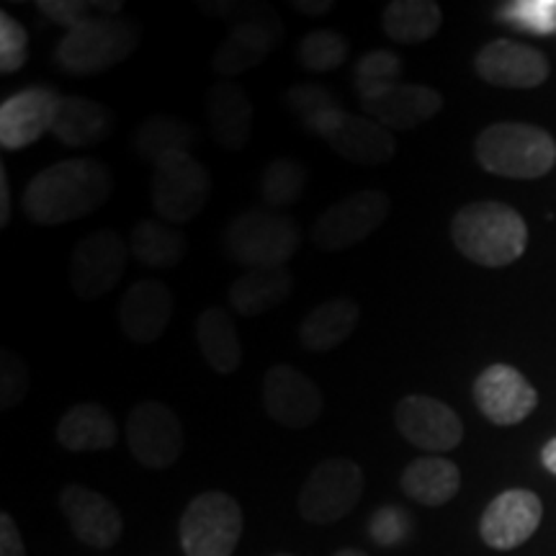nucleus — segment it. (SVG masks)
<instances>
[{
  "mask_svg": "<svg viewBox=\"0 0 556 556\" xmlns=\"http://www.w3.org/2000/svg\"><path fill=\"white\" fill-rule=\"evenodd\" d=\"M111 197L106 165L93 157H73L37 173L24 191V214L34 225L58 227L96 212Z\"/></svg>",
  "mask_w": 556,
  "mask_h": 556,
  "instance_id": "obj_1",
  "label": "nucleus"
},
{
  "mask_svg": "<svg viewBox=\"0 0 556 556\" xmlns=\"http://www.w3.org/2000/svg\"><path fill=\"white\" fill-rule=\"evenodd\" d=\"M451 240L458 253L477 266L505 268L526 253L528 227L513 206L500 201H475L456 212Z\"/></svg>",
  "mask_w": 556,
  "mask_h": 556,
  "instance_id": "obj_2",
  "label": "nucleus"
},
{
  "mask_svg": "<svg viewBox=\"0 0 556 556\" xmlns=\"http://www.w3.org/2000/svg\"><path fill=\"white\" fill-rule=\"evenodd\" d=\"M302 245V229L289 214L248 208L227 225V255L248 270L283 268Z\"/></svg>",
  "mask_w": 556,
  "mask_h": 556,
  "instance_id": "obj_3",
  "label": "nucleus"
},
{
  "mask_svg": "<svg viewBox=\"0 0 556 556\" xmlns=\"http://www.w3.org/2000/svg\"><path fill=\"white\" fill-rule=\"evenodd\" d=\"M477 163L492 176L541 178L554 168L556 142L533 124H492L477 137Z\"/></svg>",
  "mask_w": 556,
  "mask_h": 556,
  "instance_id": "obj_4",
  "label": "nucleus"
},
{
  "mask_svg": "<svg viewBox=\"0 0 556 556\" xmlns=\"http://www.w3.org/2000/svg\"><path fill=\"white\" fill-rule=\"evenodd\" d=\"M137 45L139 29L135 21L122 16L90 21L65 31L54 50V65L70 75H99L131 58Z\"/></svg>",
  "mask_w": 556,
  "mask_h": 556,
  "instance_id": "obj_5",
  "label": "nucleus"
},
{
  "mask_svg": "<svg viewBox=\"0 0 556 556\" xmlns=\"http://www.w3.org/2000/svg\"><path fill=\"white\" fill-rule=\"evenodd\" d=\"M178 533L186 556H232L242 536V507L225 492H204L184 510Z\"/></svg>",
  "mask_w": 556,
  "mask_h": 556,
  "instance_id": "obj_6",
  "label": "nucleus"
},
{
  "mask_svg": "<svg viewBox=\"0 0 556 556\" xmlns=\"http://www.w3.org/2000/svg\"><path fill=\"white\" fill-rule=\"evenodd\" d=\"M150 193L160 219L186 225L197 219L212 199V176L193 155H173L155 165Z\"/></svg>",
  "mask_w": 556,
  "mask_h": 556,
  "instance_id": "obj_7",
  "label": "nucleus"
},
{
  "mask_svg": "<svg viewBox=\"0 0 556 556\" xmlns=\"http://www.w3.org/2000/svg\"><path fill=\"white\" fill-rule=\"evenodd\" d=\"M364 495V471L351 458L317 464L299 492V516L307 523L330 526L345 518Z\"/></svg>",
  "mask_w": 556,
  "mask_h": 556,
  "instance_id": "obj_8",
  "label": "nucleus"
},
{
  "mask_svg": "<svg viewBox=\"0 0 556 556\" xmlns=\"http://www.w3.org/2000/svg\"><path fill=\"white\" fill-rule=\"evenodd\" d=\"M389 197L384 191L366 189L336 201L319 214L312 227V240L323 250H345L364 242L384 225Z\"/></svg>",
  "mask_w": 556,
  "mask_h": 556,
  "instance_id": "obj_9",
  "label": "nucleus"
},
{
  "mask_svg": "<svg viewBox=\"0 0 556 556\" xmlns=\"http://www.w3.org/2000/svg\"><path fill=\"white\" fill-rule=\"evenodd\" d=\"M127 446L142 467L168 469L184 454V426L165 402L144 400L127 417Z\"/></svg>",
  "mask_w": 556,
  "mask_h": 556,
  "instance_id": "obj_10",
  "label": "nucleus"
},
{
  "mask_svg": "<svg viewBox=\"0 0 556 556\" xmlns=\"http://www.w3.org/2000/svg\"><path fill=\"white\" fill-rule=\"evenodd\" d=\"M127 242L116 229H96L83 238L70 258V287L80 299H99L122 281Z\"/></svg>",
  "mask_w": 556,
  "mask_h": 556,
  "instance_id": "obj_11",
  "label": "nucleus"
},
{
  "mask_svg": "<svg viewBox=\"0 0 556 556\" xmlns=\"http://www.w3.org/2000/svg\"><path fill=\"white\" fill-rule=\"evenodd\" d=\"M242 13L245 16L238 24H232V29H229L212 60L214 73L225 75V78L258 67L261 62L268 60V54L276 50V45L283 37L281 18L266 5Z\"/></svg>",
  "mask_w": 556,
  "mask_h": 556,
  "instance_id": "obj_12",
  "label": "nucleus"
},
{
  "mask_svg": "<svg viewBox=\"0 0 556 556\" xmlns=\"http://www.w3.org/2000/svg\"><path fill=\"white\" fill-rule=\"evenodd\" d=\"M394 422L407 443L430 454H443L464 441V422L454 407L426 394L402 397L394 407Z\"/></svg>",
  "mask_w": 556,
  "mask_h": 556,
  "instance_id": "obj_13",
  "label": "nucleus"
},
{
  "mask_svg": "<svg viewBox=\"0 0 556 556\" xmlns=\"http://www.w3.org/2000/svg\"><path fill=\"white\" fill-rule=\"evenodd\" d=\"M263 405L278 426L309 428L323 415L325 397L307 374L289 364H276L263 377Z\"/></svg>",
  "mask_w": 556,
  "mask_h": 556,
  "instance_id": "obj_14",
  "label": "nucleus"
},
{
  "mask_svg": "<svg viewBox=\"0 0 556 556\" xmlns=\"http://www.w3.org/2000/svg\"><path fill=\"white\" fill-rule=\"evenodd\" d=\"M475 400L479 413L495 426H518L539 405L536 389L518 368L495 364L479 374L475 384Z\"/></svg>",
  "mask_w": 556,
  "mask_h": 556,
  "instance_id": "obj_15",
  "label": "nucleus"
},
{
  "mask_svg": "<svg viewBox=\"0 0 556 556\" xmlns=\"http://www.w3.org/2000/svg\"><path fill=\"white\" fill-rule=\"evenodd\" d=\"M541 516H544V505L539 495L528 490H507L486 505L479 520V536L497 552H510L536 533Z\"/></svg>",
  "mask_w": 556,
  "mask_h": 556,
  "instance_id": "obj_16",
  "label": "nucleus"
},
{
  "mask_svg": "<svg viewBox=\"0 0 556 556\" xmlns=\"http://www.w3.org/2000/svg\"><path fill=\"white\" fill-rule=\"evenodd\" d=\"M62 96L50 88H24L0 106V144L3 150H24L52 131Z\"/></svg>",
  "mask_w": 556,
  "mask_h": 556,
  "instance_id": "obj_17",
  "label": "nucleus"
},
{
  "mask_svg": "<svg viewBox=\"0 0 556 556\" xmlns=\"http://www.w3.org/2000/svg\"><path fill=\"white\" fill-rule=\"evenodd\" d=\"M60 510L65 513L75 539L93 548H111L122 539L124 520L119 507L101 492L83 484H67L60 495Z\"/></svg>",
  "mask_w": 556,
  "mask_h": 556,
  "instance_id": "obj_18",
  "label": "nucleus"
},
{
  "mask_svg": "<svg viewBox=\"0 0 556 556\" xmlns=\"http://www.w3.org/2000/svg\"><path fill=\"white\" fill-rule=\"evenodd\" d=\"M173 309H176V296L163 281L142 278V281L131 283L119 302V325L124 336L139 345L155 343L168 330Z\"/></svg>",
  "mask_w": 556,
  "mask_h": 556,
  "instance_id": "obj_19",
  "label": "nucleus"
},
{
  "mask_svg": "<svg viewBox=\"0 0 556 556\" xmlns=\"http://www.w3.org/2000/svg\"><path fill=\"white\" fill-rule=\"evenodd\" d=\"M479 78L500 88H536L548 78V62L533 47L495 39L477 54Z\"/></svg>",
  "mask_w": 556,
  "mask_h": 556,
  "instance_id": "obj_20",
  "label": "nucleus"
},
{
  "mask_svg": "<svg viewBox=\"0 0 556 556\" xmlns=\"http://www.w3.org/2000/svg\"><path fill=\"white\" fill-rule=\"evenodd\" d=\"M368 119L384 124L392 131H409L420 124L433 119L443 109V96L435 88L415 86V83H400L381 99L361 101Z\"/></svg>",
  "mask_w": 556,
  "mask_h": 556,
  "instance_id": "obj_21",
  "label": "nucleus"
},
{
  "mask_svg": "<svg viewBox=\"0 0 556 556\" xmlns=\"http://www.w3.org/2000/svg\"><path fill=\"white\" fill-rule=\"evenodd\" d=\"M208 131L222 148L242 150L253 131V103L235 83H217L206 99Z\"/></svg>",
  "mask_w": 556,
  "mask_h": 556,
  "instance_id": "obj_22",
  "label": "nucleus"
},
{
  "mask_svg": "<svg viewBox=\"0 0 556 556\" xmlns=\"http://www.w3.org/2000/svg\"><path fill=\"white\" fill-rule=\"evenodd\" d=\"M328 144L348 163L381 165L389 163L397 152V137L384 124L368 116L348 114L340 129L328 139Z\"/></svg>",
  "mask_w": 556,
  "mask_h": 556,
  "instance_id": "obj_23",
  "label": "nucleus"
},
{
  "mask_svg": "<svg viewBox=\"0 0 556 556\" xmlns=\"http://www.w3.org/2000/svg\"><path fill=\"white\" fill-rule=\"evenodd\" d=\"M294 274L289 268L245 270L229 287V307L240 317H261L281 307L294 291Z\"/></svg>",
  "mask_w": 556,
  "mask_h": 556,
  "instance_id": "obj_24",
  "label": "nucleus"
},
{
  "mask_svg": "<svg viewBox=\"0 0 556 556\" xmlns=\"http://www.w3.org/2000/svg\"><path fill=\"white\" fill-rule=\"evenodd\" d=\"M114 129V111L86 96H65L60 101L52 135L67 148H93Z\"/></svg>",
  "mask_w": 556,
  "mask_h": 556,
  "instance_id": "obj_25",
  "label": "nucleus"
},
{
  "mask_svg": "<svg viewBox=\"0 0 556 556\" xmlns=\"http://www.w3.org/2000/svg\"><path fill=\"white\" fill-rule=\"evenodd\" d=\"M58 441L62 448L73 451V454L109 451L119 441V428L101 402H80L67 409L60 420Z\"/></svg>",
  "mask_w": 556,
  "mask_h": 556,
  "instance_id": "obj_26",
  "label": "nucleus"
},
{
  "mask_svg": "<svg viewBox=\"0 0 556 556\" xmlns=\"http://www.w3.org/2000/svg\"><path fill=\"white\" fill-rule=\"evenodd\" d=\"M361 323V307L353 299L336 296L317 304L299 330V343L312 353H325L345 343Z\"/></svg>",
  "mask_w": 556,
  "mask_h": 556,
  "instance_id": "obj_27",
  "label": "nucleus"
},
{
  "mask_svg": "<svg viewBox=\"0 0 556 556\" xmlns=\"http://www.w3.org/2000/svg\"><path fill=\"white\" fill-rule=\"evenodd\" d=\"M199 144V131L193 124L178 116L155 114L139 124L135 142V155L155 168L157 163L173 155H191V150Z\"/></svg>",
  "mask_w": 556,
  "mask_h": 556,
  "instance_id": "obj_28",
  "label": "nucleus"
},
{
  "mask_svg": "<svg viewBox=\"0 0 556 556\" xmlns=\"http://www.w3.org/2000/svg\"><path fill=\"white\" fill-rule=\"evenodd\" d=\"M197 340L206 366L214 374H235L242 364V345L235 319L222 307H204L197 317Z\"/></svg>",
  "mask_w": 556,
  "mask_h": 556,
  "instance_id": "obj_29",
  "label": "nucleus"
},
{
  "mask_svg": "<svg viewBox=\"0 0 556 556\" xmlns=\"http://www.w3.org/2000/svg\"><path fill=\"white\" fill-rule=\"evenodd\" d=\"M400 484L409 500L428 507H438L456 497L458 486H462V471H458L454 462L443 456H422L415 458L402 471Z\"/></svg>",
  "mask_w": 556,
  "mask_h": 556,
  "instance_id": "obj_30",
  "label": "nucleus"
},
{
  "mask_svg": "<svg viewBox=\"0 0 556 556\" xmlns=\"http://www.w3.org/2000/svg\"><path fill=\"white\" fill-rule=\"evenodd\" d=\"M443 11L433 0H392L387 3L381 26L397 45H420L435 37L441 29Z\"/></svg>",
  "mask_w": 556,
  "mask_h": 556,
  "instance_id": "obj_31",
  "label": "nucleus"
},
{
  "mask_svg": "<svg viewBox=\"0 0 556 556\" xmlns=\"http://www.w3.org/2000/svg\"><path fill=\"white\" fill-rule=\"evenodd\" d=\"M129 248L144 268L165 270L178 266L186 255V235L163 219H142L131 229Z\"/></svg>",
  "mask_w": 556,
  "mask_h": 556,
  "instance_id": "obj_32",
  "label": "nucleus"
},
{
  "mask_svg": "<svg viewBox=\"0 0 556 556\" xmlns=\"http://www.w3.org/2000/svg\"><path fill=\"white\" fill-rule=\"evenodd\" d=\"M287 103L291 114L307 127L312 135L330 139L345 122V111L340 109L336 96L328 88L315 86V83H302L287 90Z\"/></svg>",
  "mask_w": 556,
  "mask_h": 556,
  "instance_id": "obj_33",
  "label": "nucleus"
},
{
  "mask_svg": "<svg viewBox=\"0 0 556 556\" xmlns=\"http://www.w3.org/2000/svg\"><path fill=\"white\" fill-rule=\"evenodd\" d=\"M304 186H307V170H304L302 163L291 157L270 160L261 178L263 204L274 208V212L294 206L302 199Z\"/></svg>",
  "mask_w": 556,
  "mask_h": 556,
  "instance_id": "obj_34",
  "label": "nucleus"
},
{
  "mask_svg": "<svg viewBox=\"0 0 556 556\" xmlns=\"http://www.w3.org/2000/svg\"><path fill=\"white\" fill-rule=\"evenodd\" d=\"M402 75V58L387 50L366 52L356 65V90L361 101H374L400 86Z\"/></svg>",
  "mask_w": 556,
  "mask_h": 556,
  "instance_id": "obj_35",
  "label": "nucleus"
},
{
  "mask_svg": "<svg viewBox=\"0 0 556 556\" xmlns=\"http://www.w3.org/2000/svg\"><path fill=\"white\" fill-rule=\"evenodd\" d=\"M299 65L309 73H330L348 60V39L336 29H317L299 41Z\"/></svg>",
  "mask_w": 556,
  "mask_h": 556,
  "instance_id": "obj_36",
  "label": "nucleus"
},
{
  "mask_svg": "<svg viewBox=\"0 0 556 556\" xmlns=\"http://www.w3.org/2000/svg\"><path fill=\"white\" fill-rule=\"evenodd\" d=\"M37 9L54 24L73 31L78 26L90 24V21L119 16L122 3L119 0H39Z\"/></svg>",
  "mask_w": 556,
  "mask_h": 556,
  "instance_id": "obj_37",
  "label": "nucleus"
},
{
  "mask_svg": "<svg viewBox=\"0 0 556 556\" xmlns=\"http://www.w3.org/2000/svg\"><path fill=\"white\" fill-rule=\"evenodd\" d=\"M497 18L520 31L546 37L556 34V0H510L500 5Z\"/></svg>",
  "mask_w": 556,
  "mask_h": 556,
  "instance_id": "obj_38",
  "label": "nucleus"
},
{
  "mask_svg": "<svg viewBox=\"0 0 556 556\" xmlns=\"http://www.w3.org/2000/svg\"><path fill=\"white\" fill-rule=\"evenodd\" d=\"M29 58V34L11 13H0V73H16Z\"/></svg>",
  "mask_w": 556,
  "mask_h": 556,
  "instance_id": "obj_39",
  "label": "nucleus"
},
{
  "mask_svg": "<svg viewBox=\"0 0 556 556\" xmlns=\"http://www.w3.org/2000/svg\"><path fill=\"white\" fill-rule=\"evenodd\" d=\"M31 387L29 368L24 366L16 353L3 351V364H0V407L11 409L26 397Z\"/></svg>",
  "mask_w": 556,
  "mask_h": 556,
  "instance_id": "obj_40",
  "label": "nucleus"
},
{
  "mask_svg": "<svg viewBox=\"0 0 556 556\" xmlns=\"http://www.w3.org/2000/svg\"><path fill=\"white\" fill-rule=\"evenodd\" d=\"M409 518L397 505H384L368 520V533L379 546H397L407 539Z\"/></svg>",
  "mask_w": 556,
  "mask_h": 556,
  "instance_id": "obj_41",
  "label": "nucleus"
},
{
  "mask_svg": "<svg viewBox=\"0 0 556 556\" xmlns=\"http://www.w3.org/2000/svg\"><path fill=\"white\" fill-rule=\"evenodd\" d=\"M0 556H26L24 539H21V531L9 513L0 516Z\"/></svg>",
  "mask_w": 556,
  "mask_h": 556,
  "instance_id": "obj_42",
  "label": "nucleus"
},
{
  "mask_svg": "<svg viewBox=\"0 0 556 556\" xmlns=\"http://www.w3.org/2000/svg\"><path fill=\"white\" fill-rule=\"evenodd\" d=\"M11 222V186L9 173L0 165V227H9Z\"/></svg>",
  "mask_w": 556,
  "mask_h": 556,
  "instance_id": "obj_43",
  "label": "nucleus"
},
{
  "mask_svg": "<svg viewBox=\"0 0 556 556\" xmlns=\"http://www.w3.org/2000/svg\"><path fill=\"white\" fill-rule=\"evenodd\" d=\"M296 11L307 13V16H325V13L332 11V3L330 0H294Z\"/></svg>",
  "mask_w": 556,
  "mask_h": 556,
  "instance_id": "obj_44",
  "label": "nucleus"
},
{
  "mask_svg": "<svg viewBox=\"0 0 556 556\" xmlns=\"http://www.w3.org/2000/svg\"><path fill=\"white\" fill-rule=\"evenodd\" d=\"M541 462H544V467L556 475V438L554 441H548L544 451H541Z\"/></svg>",
  "mask_w": 556,
  "mask_h": 556,
  "instance_id": "obj_45",
  "label": "nucleus"
},
{
  "mask_svg": "<svg viewBox=\"0 0 556 556\" xmlns=\"http://www.w3.org/2000/svg\"><path fill=\"white\" fill-rule=\"evenodd\" d=\"M336 556H368L364 552H358V548H340Z\"/></svg>",
  "mask_w": 556,
  "mask_h": 556,
  "instance_id": "obj_46",
  "label": "nucleus"
},
{
  "mask_svg": "<svg viewBox=\"0 0 556 556\" xmlns=\"http://www.w3.org/2000/svg\"><path fill=\"white\" fill-rule=\"evenodd\" d=\"M276 556H289V554H276Z\"/></svg>",
  "mask_w": 556,
  "mask_h": 556,
  "instance_id": "obj_47",
  "label": "nucleus"
}]
</instances>
